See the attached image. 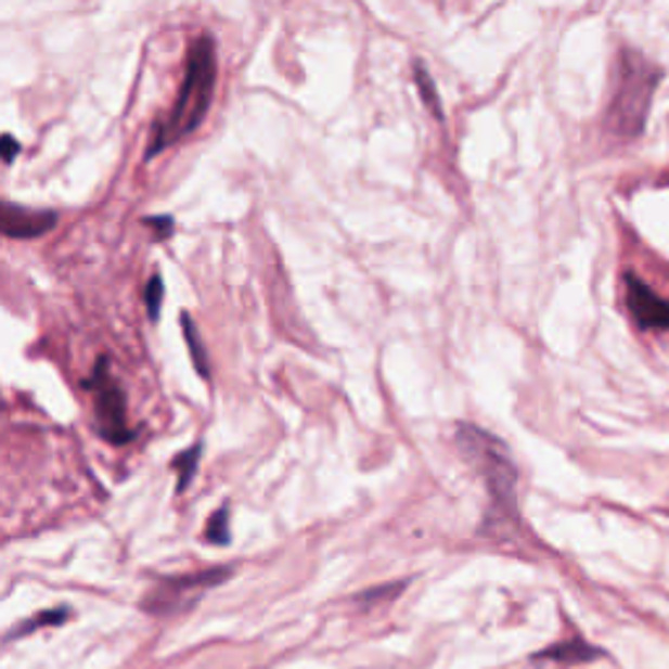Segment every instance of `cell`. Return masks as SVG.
<instances>
[{"instance_id": "6da1fadb", "label": "cell", "mask_w": 669, "mask_h": 669, "mask_svg": "<svg viewBox=\"0 0 669 669\" xmlns=\"http://www.w3.org/2000/svg\"><path fill=\"white\" fill-rule=\"evenodd\" d=\"M215 85H218V48H215L213 37L202 35L196 37V42H191L176 105L168 118L157 124L144 160H152L163 150L200 129L204 116L209 113V105H213Z\"/></svg>"}, {"instance_id": "7a4b0ae2", "label": "cell", "mask_w": 669, "mask_h": 669, "mask_svg": "<svg viewBox=\"0 0 669 669\" xmlns=\"http://www.w3.org/2000/svg\"><path fill=\"white\" fill-rule=\"evenodd\" d=\"M615 98L609 102L607 126L620 137H639L646 124L661 72L633 50H622L620 68H617Z\"/></svg>"}, {"instance_id": "3957f363", "label": "cell", "mask_w": 669, "mask_h": 669, "mask_svg": "<svg viewBox=\"0 0 669 669\" xmlns=\"http://www.w3.org/2000/svg\"><path fill=\"white\" fill-rule=\"evenodd\" d=\"M455 435L458 448L479 468L484 481H487L494 507L502 510V515H515V481H518V471H515V463L505 445L474 424H461Z\"/></svg>"}, {"instance_id": "277c9868", "label": "cell", "mask_w": 669, "mask_h": 669, "mask_svg": "<svg viewBox=\"0 0 669 669\" xmlns=\"http://www.w3.org/2000/svg\"><path fill=\"white\" fill-rule=\"evenodd\" d=\"M85 390L94 395V416H98V432L105 442L126 445L137 437V432L129 426V403L120 382L113 377L111 359L100 356L92 374L85 379Z\"/></svg>"}, {"instance_id": "5b68a950", "label": "cell", "mask_w": 669, "mask_h": 669, "mask_svg": "<svg viewBox=\"0 0 669 669\" xmlns=\"http://www.w3.org/2000/svg\"><path fill=\"white\" fill-rule=\"evenodd\" d=\"M226 578H231V568H213L194 572V576L163 578V581L146 594L142 607L146 612H152V615H173V612H183L189 609L204 591L222 583Z\"/></svg>"}, {"instance_id": "8992f818", "label": "cell", "mask_w": 669, "mask_h": 669, "mask_svg": "<svg viewBox=\"0 0 669 669\" xmlns=\"http://www.w3.org/2000/svg\"><path fill=\"white\" fill-rule=\"evenodd\" d=\"M628 309L641 330H669V301L635 275H626Z\"/></svg>"}, {"instance_id": "52a82bcc", "label": "cell", "mask_w": 669, "mask_h": 669, "mask_svg": "<svg viewBox=\"0 0 669 669\" xmlns=\"http://www.w3.org/2000/svg\"><path fill=\"white\" fill-rule=\"evenodd\" d=\"M0 222H3L5 239H40V235L53 231L59 215L50 209H29L18 207L14 202H3Z\"/></svg>"}, {"instance_id": "ba28073f", "label": "cell", "mask_w": 669, "mask_h": 669, "mask_svg": "<svg viewBox=\"0 0 669 669\" xmlns=\"http://www.w3.org/2000/svg\"><path fill=\"white\" fill-rule=\"evenodd\" d=\"M596 656H602V652L594 646H589L583 639H570L557 643V646L546 648V652L539 654V659H550V661H565V665H576V661H594Z\"/></svg>"}, {"instance_id": "9c48e42d", "label": "cell", "mask_w": 669, "mask_h": 669, "mask_svg": "<svg viewBox=\"0 0 669 669\" xmlns=\"http://www.w3.org/2000/svg\"><path fill=\"white\" fill-rule=\"evenodd\" d=\"M181 327H183V337H186V346L191 350V361H194L196 372H200V377L209 379V359H207V348H204L200 333H196V324L189 317V311H183L181 314Z\"/></svg>"}, {"instance_id": "30bf717a", "label": "cell", "mask_w": 669, "mask_h": 669, "mask_svg": "<svg viewBox=\"0 0 669 669\" xmlns=\"http://www.w3.org/2000/svg\"><path fill=\"white\" fill-rule=\"evenodd\" d=\"M200 458H202V445H191L189 450L178 452V455L173 458V463H170V468L178 474V492H186V489L191 487V481H194L196 476V468H200Z\"/></svg>"}, {"instance_id": "8fae6325", "label": "cell", "mask_w": 669, "mask_h": 669, "mask_svg": "<svg viewBox=\"0 0 669 669\" xmlns=\"http://www.w3.org/2000/svg\"><path fill=\"white\" fill-rule=\"evenodd\" d=\"M413 79H416L419 94H422L424 105L429 107L432 116H435L437 120H442V118H445V113H442V100H439V92L435 89V81H432V76H429V72H426V68H424V63H422V61L413 63Z\"/></svg>"}, {"instance_id": "7c38bea8", "label": "cell", "mask_w": 669, "mask_h": 669, "mask_svg": "<svg viewBox=\"0 0 669 669\" xmlns=\"http://www.w3.org/2000/svg\"><path fill=\"white\" fill-rule=\"evenodd\" d=\"M209 544L226 546L231 544V528H228V505H222L220 510H215L207 520V531H204Z\"/></svg>"}, {"instance_id": "4fadbf2b", "label": "cell", "mask_w": 669, "mask_h": 669, "mask_svg": "<svg viewBox=\"0 0 669 669\" xmlns=\"http://www.w3.org/2000/svg\"><path fill=\"white\" fill-rule=\"evenodd\" d=\"M163 278L160 275H152L146 280V288H144V304H146V314H150V320H157L160 317V306H163Z\"/></svg>"}, {"instance_id": "5bb4252c", "label": "cell", "mask_w": 669, "mask_h": 669, "mask_svg": "<svg viewBox=\"0 0 669 669\" xmlns=\"http://www.w3.org/2000/svg\"><path fill=\"white\" fill-rule=\"evenodd\" d=\"M68 617V609H50V612H42V615H35V620L24 622V626H18L14 633H11V639H16V635L22 633H29V630L40 628V626H61L63 620Z\"/></svg>"}, {"instance_id": "9a60e30c", "label": "cell", "mask_w": 669, "mask_h": 669, "mask_svg": "<svg viewBox=\"0 0 669 669\" xmlns=\"http://www.w3.org/2000/svg\"><path fill=\"white\" fill-rule=\"evenodd\" d=\"M144 226L155 228V239H170L173 235V218H168V215H160V218H146Z\"/></svg>"}, {"instance_id": "2e32d148", "label": "cell", "mask_w": 669, "mask_h": 669, "mask_svg": "<svg viewBox=\"0 0 669 669\" xmlns=\"http://www.w3.org/2000/svg\"><path fill=\"white\" fill-rule=\"evenodd\" d=\"M0 144H3V146H0V152H3V163L11 165V163H14V157L18 155V152H22V146L16 144V139L11 137V133H3Z\"/></svg>"}]
</instances>
